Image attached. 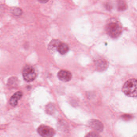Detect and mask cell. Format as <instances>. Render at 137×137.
<instances>
[{
    "label": "cell",
    "mask_w": 137,
    "mask_h": 137,
    "mask_svg": "<svg viewBox=\"0 0 137 137\" xmlns=\"http://www.w3.org/2000/svg\"><path fill=\"white\" fill-rule=\"evenodd\" d=\"M58 77L61 81L67 82L70 81L72 78V74L70 72L66 70H61L58 74Z\"/></svg>",
    "instance_id": "5b68a950"
},
{
    "label": "cell",
    "mask_w": 137,
    "mask_h": 137,
    "mask_svg": "<svg viewBox=\"0 0 137 137\" xmlns=\"http://www.w3.org/2000/svg\"><path fill=\"white\" fill-rule=\"evenodd\" d=\"M24 79L27 82H32L36 77V73L35 69L32 66H27L22 71Z\"/></svg>",
    "instance_id": "3957f363"
},
{
    "label": "cell",
    "mask_w": 137,
    "mask_h": 137,
    "mask_svg": "<svg viewBox=\"0 0 137 137\" xmlns=\"http://www.w3.org/2000/svg\"><path fill=\"white\" fill-rule=\"evenodd\" d=\"M59 43V41L58 40H53L51 41L49 45V49L51 51L57 50L58 45Z\"/></svg>",
    "instance_id": "8fae6325"
},
{
    "label": "cell",
    "mask_w": 137,
    "mask_h": 137,
    "mask_svg": "<svg viewBox=\"0 0 137 137\" xmlns=\"http://www.w3.org/2000/svg\"><path fill=\"white\" fill-rule=\"evenodd\" d=\"M122 90L128 97L137 96V79H130L127 81L124 84Z\"/></svg>",
    "instance_id": "6da1fadb"
},
{
    "label": "cell",
    "mask_w": 137,
    "mask_h": 137,
    "mask_svg": "<svg viewBox=\"0 0 137 137\" xmlns=\"http://www.w3.org/2000/svg\"><path fill=\"white\" fill-rule=\"evenodd\" d=\"M89 125L95 130L101 132L103 130V125L102 123L98 120L92 119L89 122Z\"/></svg>",
    "instance_id": "8992f818"
},
{
    "label": "cell",
    "mask_w": 137,
    "mask_h": 137,
    "mask_svg": "<svg viewBox=\"0 0 137 137\" xmlns=\"http://www.w3.org/2000/svg\"><path fill=\"white\" fill-rule=\"evenodd\" d=\"M37 132L39 134L43 137H52L55 134L54 129L47 125H40L38 128Z\"/></svg>",
    "instance_id": "277c9868"
},
{
    "label": "cell",
    "mask_w": 137,
    "mask_h": 137,
    "mask_svg": "<svg viewBox=\"0 0 137 137\" xmlns=\"http://www.w3.org/2000/svg\"><path fill=\"white\" fill-rule=\"evenodd\" d=\"M108 63L105 60L99 59L96 62V68L97 70L100 72L104 71L107 68Z\"/></svg>",
    "instance_id": "ba28073f"
},
{
    "label": "cell",
    "mask_w": 137,
    "mask_h": 137,
    "mask_svg": "<svg viewBox=\"0 0 137 137\" xmlns=\"http://www.w3.org/2000/svg\"><path fill=\"white\" fill-rule=\"evenodd\" d=\"M98 134H97V133H95V132H91L90 133H89L87 136H88V137H97L98 136Z\"/></svg>",
    "instance_id": "4fadbf2b"
},
{
    "label": "cell",
    "mask_w": 137,
    "mask_h": 137,
    "mask_svg": "<svg viewBox=\"0 0 137 137\" xmlns=\"http://www.w3.org/2000/svg\"><path fill=\"white\" fill-rule=\"evenodd\" d=\"M106 32L107 34L112 38H117L121 34L122 27L117 21H111L106 27Z\"/></svg>",
    "instance_id": "7a4b0ae2"
},
{
    "label": "cell",
    "mask_w": 137,
    "mask_h": 137,
    "mask_svg": "<svg viewBox=\"0 0 137 137\" xmlns=\"http://www.w3.org/2000/svg\"><path fill=\"white\" fill-rule=\"evenodd\" d=\"M22 96V92L21 91H18L13 95L9 100V103L13 107H15L17 105L18 101Z\"/></svg>",
    "instance_id": "52a82bcc"
},
{
    "label": "cell",
    "mask_w": 137,
    "mask_h": 137,
    "mask_svg": "<svg viewBox=\"0 0 137 137\" xmlns=\"http://www.w3.org/2000/svg\"><path fill=\"white\" fill-rule=\"evenodd\" d=\"M117 7L119 11H124L126 9V3L124 0H118Z\"/></svg>",
    "instance_id": "30bf717a"
},
{
    "label": "cell",
    "mask_w": 137,
    "mask_h": 137,
    "mask_svg": "<svg viewBox=\"0 0 137 137\" xmlns=\"http://www.w3.org/2000/svg\"><path fill=\"white\" fill-rule=\"evenodd\" d=\"M38 1L41 3H47L49 0H38Z\"/></svg>",
    "instance_id": "5bb4252c"
},
{
    "label": "cell",
    "mask_w": 137,
    "mask_h": 137,
    "mask_svg": "<svg viewBox=\"0 0 137 137\" xmlns=\"http://www.w3.org/2000/svg\"><path fill=\"white\" fill-rule=\"evenodd\" d=\"M22 10L21 8L18 7L13 8V9L12 10V13L14 16L19 17L22 14Z\"/></svg>",
    "instance_id": "7c38bea8"
},
{
    "label": "cell",
    "mask_w": 137,
    "mask_h": 137,
    "mask_svg": "<svg viewBox=\"0 0 137 137\" xmlns=\"http://www.w3.org/2000/svg\"><path fill=\"white\" fill-rule=\"evenodd\" d=\"M57 50L60 54L63 55L68 52L69 50V47L67 44L60 42L58 45Z\"/></svg>",
    "instance_id": "9c48e42d"
}]
</instances>
